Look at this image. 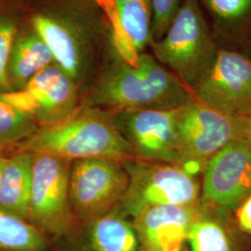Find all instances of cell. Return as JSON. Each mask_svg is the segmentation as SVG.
I'll return each instance as SVG.
<instances>
[{
  "label": "cell",
  "mask_w": 251,
  "mask_h": 251,
  "mask_svg": "<svg viewBox=\"0 0 251 251\" xmlns=\"http://www.w3.org/2000/svg\"><path fill=\"white\" fill-rule=\"evenodd\" d=\"M127 183L122 161L111 158L73 161L69 177L73 215L86 224L107 214L123 198Z\"/></svg>",
  "instance_id": "52a82bcc"
},
{
  "label": "cell",
  "mask_w": 251,
  "mask_h": 251,
  "mask_svg": "<svg viewBox=\"0 0 251 251\" xmlns=\"http://www.w3.org/2000/svg\"><path fill=\"white\" fill-rule=\"evenodd\" d=\"M20 150L50 154L70 162L88 158L119 161L135 158L117 127L113 112L88 104L76 108L58 123L39 126L20 144Z\"/></svg>",
  "instance_id": "7a4b0ae2"
},
{
  "label": "cell",
  "mask_w": 251,
  "mask_h": 251,
  "mask_svg": "<svg viewBox=\"0 0 251 251\" xmlns=\"http://www.w3.org/2000/svg\"><path fill=\"white\" fill-rule=\"evenodd\" d=\"M151 47L152 56L191 91L210 70L220 50L199 0H184L165 35Z\"/></svg>",
  "instance_id": "3957f363"
},
{
  "label": "cell",
  "mask_w": 251,
  "mask_h": 251,
  "mask_svg": "<svg viewBox=\"0 0 251 251\" xmlns=\"http://www.w3.org/2000/svg\"><path fill=\"white\" fill-rule=\"evenodd\" d=\"M187 243L191 251H239L233 233L205 211L191 226Z\"/></svg>",
  "instance_id": "ffe728a7"
},
{
  "label": "cell",
  "mask_w": 251,
  "mask_h": 251,
  "mask_svg": "<svg viewBox=\"0 0 251 251\" xmlns=\"http://www.w3.org/2000/svg\"><path fill=\"white\" fill-rule=\"evenodd\" d=\"M178 110H125L113 112L119 131L135 158L179 167L176 147Z\"/></svg>",
  "instance_id": "9c48e42d"
},
{
  "label": "cell",
  "mask_w": 251,
  "mask_h": 251,
  "mask_svg": "<svg viewBox=\"0 0 251 251\" xmlns=\"http://www.w3.org/2000/svg\"><path fill=\"white\" fill-rule=\"evenodd\" d=\"M71 164L50 154L33 153L27 222L47 236H66L75 224L69 201Z\"/></svg>",
  "instance_id": "8992f818"
},
{
  "label": "cell",
  "mask_w": 251,
  "mask_h": 251,
  "mask_svg": "<svg viewBox=\"0 0 251 251\" xmlns=\"http://www.w3.org/2000/svg\"><path fill=\"white\" fill-rule=\"evenodd\" d=\"M220 49L242 51L251 41V0H199Z\"/></svg>",
  "instance_id": "5bb4252c"
},
{
  "label": "cell",
  "mask_w": 251,
  "mask_h": 251,
  "mask_svg": "<svg viewBox=\"0 0 251 251\" xmlns=\"http://www.w3.org/2000/svg\"><path fill=\"white\" fill-rule=\"evenodd\" d=\"M202 199L232 209L251 195V147L241 138L226 144L206 163Z\"/></svg>",
  "instance_id": "30bf717a"
},
{
  "label": "cell",
  "mask_w": 251,
  "mask_h": 251,
  "mask_svg": "<svg viewBox=\"0 0 251 251\" xmlns=\"http://www.w3.org/2000/svg\"><path fill=\"white\" fill-rule=\"evenodd\" d=\"M53 56L36 33H26L15 38L9 63V80L23 90L36 74L50 65Z\"/></svg>",
  "instance_id": "e0dca14e"
},
{
  "label": "cell",
  "mask_w": 251,
  "mask_h": 251,
  "mask_svg": "<svg viewBox=\"0 0 251 251\" xmlns=\"http://www.w3.org/2000/svg\"><path fill=\"white\" fill-rule=\"evenodd\" d=\"M240 138L238 119L225 116L194 100L178 110L176 147L179 167L192 176L226 144Z\"/></svg>",
  "instance_id": "5b68a950"
},
{
  "label": "cell",
  "mask_w": 251,
  "mask_h": 251,
  "mask_svg": "<svg viewBox=\"0 0 251 251\" xmlns=\"http://www.w3.org/2000/svg\"><path fill=\"white\" fill-rule=\"evenodd\" d=\"M243 53L246 54L248 57H250L251 59V41L245 47V49L242 50Z\"/></svg>",
  "instance_id": "83f0119b"
},
{
  "label": "cell",
  "mask_w": 251,
  "mask_h": 251,
  "mask_svg": "<svg viewBox=\"0 0 251 251\" xmlns=\"http://www.w3.org/2000/svg\"><path fill=\"white\" fill-rule=\"evenodd\" d=\"M17 26L9 18H0V89L12 90L9 75V63L12 46L16 38Z\"/></svg>",
  "instance_id": "603a6c76"
},
{
  "label": "cell",
  "mask_w": 251,
  "mask_h": 251,
  "mask_svg": "<svg viewBox=\"0 0 251 251\" xmlns=\"http://www.w3.org/2000/svg\"><path fill=\"white\" fill-rule=\"evenodd\" d=\"M122 164L128 183L116 208L130 221L152 206L199 203L197 179L179 166L137 158Z\"/></svg>",
  "instance_id": "277c9868"
},
{
  "label": "cell",
  "mask_w": 251,
  "mask_h": 251,
  "mask_svg": "<svg viewBox=\"0 0 251 251\" xmlns=\"http://www.w3.org/2000/svg\"><path fill=\"white\" fill-rule=\"evenodd\" d=\"M32 24L56 64L75 82L80 79L89 56V39L84 29L73 19L54 13L37 14Z\"/></svg>",
  "instance_id": "7c38bea8"
},
{
  "label": "cell",
  "mask_w": 251,
  "mask_h": 251,
  "mask_svg": "<svg viewBox=\"0 0 251 251\" xmlns=\"http://www.w3.org/2000/svg\"><path fill=\"white\" fill-rule=\"evenodd\" d=\"M237 224L242 232L251 234V195L237 210Z\"/></svg>",
  "instance_id": "d4e9b609"
},
{
  "label": "cell",
  "mask_w": 251,
  "mask_h": 251,
  "mask_svg": "<svg viewBox=\"0 0 251 251\" xmlns=\"http://www.w3.org/2000/svg\"><path fill=\"white\" fill-rule=\"evenodd\" d=\"M240 126V138L251 147V116L238 119Z\"/></svg>",
  "instance_id": "484cf974"
},
{
  "label": "cell",
  "mask_w": 251,
  "mask_h": 251,
  "mask_svg": "<svg viewBox=\"0 0 251 251\" xmlns=\"http://www.w3.org/2000/svg\"><path fill=\"white\" fill-rule=\"evenodd\" d=\"M192 94L196 100L227 117H250L251 58L239 50L220 49L212 67Z\"/></svg>",
  "instance_id": "ba28073f"
},
{
  "label": "cell",
  "mask_w": 251,
  "mask_h": 251,
  "mask_svg": "<svg viewBox=\"0 0 251 251\" xmlns=\"http://www.w3.org/2000/svg\"><path fill=\"white\" fill-rule=\"evenodd\" d=\"M85 225L91 251H141L131 221L116 207Z\"/></svg>",
  "instance_id": "2e32d148"
},
{
  "label": "cell",
  "mask_w": 251,
  "mask_h": 251,
  "mask_svg": "<svg viewBox=\"0 0 251 251\" xmlns=\"http://www.w3.org/2000/svg\"><path fill=\"white\" fill-rule=\"evenodd\" d=\"M195 98L192 91L152 55H139L132 65L120 61L110 67L90 92L88 105L110 112L172 110Z\"/></svg>",
  "instance_id": "6da1fadb"
},
{
  "label": "cell",
  "mask_w": 251,
  "mask_h": 251,
  "mask_svg": "<svg viewBox=\"0 0 251 251\" xmlns=\"http://www.w3.org/2000/svg\"><path fill=\"white\" fill-rule=\"evenodd\" d=\"M183 2L184 0H151L152 42L165 35Z\"/></svg>",
  "instance_id": "cb8c5ba5"
},
{
  "label": "cell",
  "mask_w": 251,
  "mask_h": 251,
  "mask_svg": "<svg viewBox=\"0 0 251 251\" xmlns=\"http://www.w3.org/2000/svg\"><path fill=\"white\" fill-rule=\"evenodd\" d=\"M126 34L139 54L152 43L151 0H115Z\"/></svg>",
  "instance_id": "d6986e66"
},
{
  "label": "cell",
  "mask_w": 251,
  "mask_h": 251,
  "mask_svg": "<svg viewBox=\"0 0 251 251\" xmlns=\"http://www.w3.org/2000/svg\"><path fill=\"white\" fill-rule=\"evenodd\" d=\"M25 89L36 100L35 120L39 126L58 123L78 107L76 82L57 64L36 74Z\"/></svg>",
  "instance_id": "4fadbf2b"
},
{
  "label": "cell",
  "mask_w": 251,
  "mask_h": 251,
  "mask_svg": "<svg viewBox=\"0 0 251 251\" xmlns=\"http://www.w3.org/2000/svg\"><path fill=\"white\" fill-rule=\"evenodd\" d=\"M100 5L103 8L111 22L112 34L114 44L116 46L117 53L120 59L126 63L134 65L138 63L139 55L133 45L126 34L125 29L122 25L121 20L118 15L115 0H97Z\"/></svg>",
  "instance_id": "7402d4cb"
},
{
  "label": "cell",
  "mask_w": 251,
  "mask_h": 251,
  "mask_svg": "<svg viewBox=\"0 0 251 251\" xmlns=\"http://www.w3.org/2000/svg\"><path fill=\"white\" fill-rule=\"evenodd\" d=\"M33 153L19 150L5 159L0 182V209L27 221Z\"/></svg>",
  "instance_id": "9a60e30c"
},
{
  "label": "cell",
  "mask_w": 251,
  "mask_h": 251,
  "mask_svg": "<svg viewBox=\"0 0 251 251\" xmlns=\"http://www.w3.org/2000/svg\"><path fill=\"white\" fill-rule=\"evenodd\" d=\"M38 128L33 117L13 107L0 91V149L24 143Z\"/></svg>",
  "instance_id": "44dd1931"
},
{
  "label": "cell",
  "mask_w": 251,
  "mask_h": 251,
  "mask_svg": "<svg viewBox=\"0 0 251 251\" xmlns=\"http://www.w3.org/2000/svg\"><path fill=\"white\" fill-rule=\"evenodd\" d=\"M195 205H161L131 220L141 251H184L191 226L203 213Z\"/></svg>",
  "instance_id": "8fae6325"
},
{
  "label": "cell",
  "mask_w": 251,
  "mask_h": 251,
  "mask_svg": "<svg viewBox=\"0 0 251 251\" xmlns=\"http://www.w3.org/2000/svg\"><path fill=\"white\" fill-rule=\"evenodd\" d=\"M0 250L49 251V237L25 220L0 209Z\"/></svg>",
  "instance_id": "ac0fdd59"
},
{
  "label": "cell",
  "mask_w": 251,
  "mask_h": 251,
  "mask_svg": "<svg viewBox=\"0 0 251 251\" xmlns=\"http://www.w3.org/2000/svg\"><path fill=\"white\" fill-rule=\"evenodd\" d=\"M5 159L6 157H4L1 152H0V182L2 179V174H3V169H4V164H5Z\"/></svg>",
  "instance_id": "4316f807"
}]
</instances>
